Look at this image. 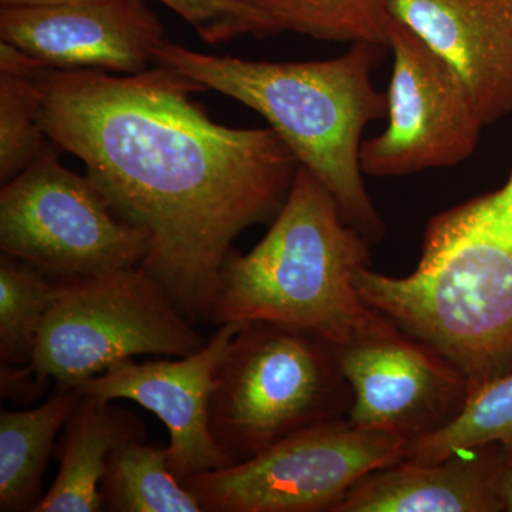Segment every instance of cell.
Segmentation results:
<instances>
[{
    "label": "cell",
    "instance_id": "6da1fadb",
    "mask_svg": "<svg viewBox=\"0 0 512 512\" xmlns=\"http://www.w3.org/2000/svg\"><path fill=\"white\" fill-rule=\"evenodd\" d=\"M37 82L47 136L150 234L141 268L191 322H208L235 239L288 198L299 168L289 148L271 127L210 119L191 99L204 87L161 64L120 76L46 67Z\"/></svg>",
    "mask_w": 512,
    "mask_h": 512
},
{
    "label": "cell",
    "instance_id": "7a4b0ae2",
    "mask_svg": "<svg viewBox=\"0 0 512 512\" xmlns=\"http://www.w3.org/2000/svg\"><path fill=\"white\" fill-rule=\"evenodd\" d=\"M362 301L427 343L471 386L512 372V171L497 190L434 215L412 274L363 266Z\"/></svg>",
    "mask_w": 512,
    "mask_h": 512
},
{
    "label": "cell",
    "instance_id": "3957f363",
    "mask_svg": "<svg viewBox=\"0 0 512 512\" xmlns=\"http://www.w3.org/2000/svg\"><path fill=\"white\" fill-rule=\"evenodd\" d=\"M389 47L357 42L320 62H258L207 55L165 39L154 64L261 114L301 167L330 192L340 215L370 245L386 225L366 190L360 165L363 133L387 116V97L373 84Z\"/></svg>",
    "mask_w": 512,
    "mask_h": 512
},
{
    "label": "cell",
    "instance_id": "277c9868",
    "mask_svg": "<svg viewBox=\"0 0 512 512\" xmlns=\"http://www.w3.org/2000/svg\"><path fill=\"white\" fill-rule=\"evenodd\" d=\"M370 248L325 185L299 165L265 237L247 254L232 249L225 259L208 322L261 320L345 343L376 315L355 286Z\"/></svg>",
    "mask_w": 512,
    "mask_h": 512
},
{
    "label": "cell",
    "instance_id": "5b68a950",
    "mask_svg": "<svg viewBox=\"0 0 512 512\" xmlns=\"http://www.w3.org/2000/svg\"><path fill=\"white\" fill-rule=\"evenodd\" d=\"M353 393L328 340L247 322L218 366L210 429L232 464L309 427L348 419Z\"/></svg>",
    "mask_w": 512,
    "mask_h": 512
},
{
    "label": "cell",
    "instance_id": "8992f818",
    "mask_svg": "<svg viewBox=\"0 0 512 512\" xmlns=\"http://www.w3.org/2000/svg\"><path fill=\"white\" fill-rule=\"evenodd\" d=\"M207 342L163 286L136 266L60 285L29 366L43 387L76 389L119 360L190 356Z\"/></svg>",
    "mask_w": 512,
    "mask_h": 512
},
{
    "label": "cell",
    "instance_id": "52a82bcc",
    "mask_svg": "<svg viewBox=\"0 0 512 512\" xmlns=\"http://www.w3.org/2000/svg\"><path fill=\"white\" fill-rule=\"evenodd\" d=\"M0 249L56 284L74 285L143 264L150 234L52 151L2 184Z\"/></svg>",
    "mask_w": 512,
    "mask_h": 512
},
{
    "label": "cell",
    "instance_id": "ba28073f",
    "mask_svg": "<svg viewBox=\"0 0 512 512\" xmlns=\"http://www.w3.org/2000/svg\"><path fill=\"white\" fill-rule=\"evenodd\" d=\"M407 443L349 419L333 420L183 484L204 512H333L357 481L403 460Z\"/></svg>",
    "mask_w": 512,
    "mask_h": 512
},
{
    "label": "cell",
    "instance_id": "9c48e42d",
    "mask_svg": "<svg viewBox=\"0 0 512 512\" xmlns=\"http://www.w3.org/2000/svg\"><path fill=\"white\" fill-rule=\"evenodd\" d=\"M387 47L393 53L387 127L379 136L363 140V174L407 177L464 163L476 151L485 127L467 84L443 57L394 18Z\"/></svg>",
    "mask_w": 512,
    "mask_h": 512
},
{
    "label": "cell",
    "instance_id": "30bf717a",
    "mask_svg": "<svg viewBox=\"0 0 512 512\" xmlns=\"http://www.w3.org/2000/svg\"><path fill=\"white\" fill-rule=\"evenodd\" d=\"M332 346L353 393L348 419L362 429L421 439L456 419L473 389L439 350L377 311L365 328Z\"/></svg>",
    "mask_w": 512,
    "mask_h": 512
},
{
    "label": "cell",
    "instance_id": "8fae6325",
    "mask_svg": "<svg viewBox=\"0 0 512 512\" xmlns=\"http://www.w3.org/2000/svg\"><path fill=\"white\" fill-rule=\"evenodd\" d=\"M244 323H225L207 345L175 360H119L77 386V392L97 399L131 400L156 414L170 433L168 466L178 480L232 466L210 429L215 375L225 353Z\"/></svg>",
    "mask_w": 512,
    "mask_h": 512
},
{
    "label": "cell",
    "instance_id": "7c38bea8",
    "mask_svg": "<svg viewBox=\"0 0 512 512\" xmlns=\"http://www.w3.org/2000/svg\"><path fill=\"white\" fill-rule=\"evenodd\" d=\"M164 40L163 25L143 0L0 8V42L53 69L141 73Z\"/></svg>",
    "mask_w": 512,
    "mask_h": 512
},
{
    "label": "cell",
    "instance_id": "4fadbf2b",
    "mask_svg": "<svg viewBox=\"0 0 512 512\" xmlns=\"http://www.w3.org/2000/svg\"><path fill=\"white\" fill-rule=\"evenodd\" d=\"M392 15L460 74L485 126L512 113V0H393Z\"/></svg>",
    "mask_w": 512,
    "mask_h": 512
},
{
    "label": "cell",
    "instance_id": "5bb4252c",
    "mask_svg": "<svg viewBox=\"0 0 512 512\" xmlns=\"http://www.w3.org/2000/svg\"><path fill=\"white\" fill-rule=\"evenodd\" d=\"M505 450L456 451L437 463L400 460L357 481L333 512H500Z\"/></svg>",
    "mask_w": 512,
    "mask_h": 512
},
{
    "label": "cell",
    "instance_id": "9a60e30c",
    "mask_svg": "<svg viewBox=\"0 0 512 512\" xmlns=\"http://www.w3.org/2000/svg\"><path fill=\"white\" fill-rule=\"evenodd\" d=\"M136 439H146L143 421L113 402L80 393L57 447L55 483L33 512L103 511L100 484L110 454Z\"/></svg>",
    "mask_w": 512,
    "mask_h": 512
},
{
    "label": "cell",
    "instance_id": "2e32d148",
    "mask_svg": "<svg viewBox=\"0 0 512 512\" xmlns=\"http://www.w3.org/2000/svg\"><path fill=\"white\" fill-rule=\"evenodd\" d=\"M77 389L56 386L45 403L0 413V511H35L60 431L79 402Z\"/></svg>",
    "mask_w": 512,
    "mask_h": 512
},
{
    "label": "cell",
    "instance_id": "e0dca14e",
    "mask_svg": "<svg viewBox=\"0 0 512 512\" xmlns=\"http://www.w3.org/2000/svg\"><path fill=\"white\" fill-rule=\"evenodd\" d=\"M103 511L204 512L168 466L167 447L126 441L114 448L100 484Z\"/></svg>",
    "mask_w": 512,
    "mask_h": 512
},
{
    "label": "cell",
    "instance_id": "ac0fdd59",
    "mask_svg": "<svg viewBox=\"0 0 512 512\" xmlns=\"http://www.w3.org/2000/svg\"><path fill=\"white\" fill-rule=\"evenodd\" d=\"M261 10L279 32L339 43L387 46L393 0H244Z\"/></svg>",
    "mask_w": 512,
    "mask_h": 512
},
{
    "label": "cell",
    "instance_id": "d6986e66",
    "mask_svg": "<svg viewBox=\"0 0 512 512\" xmlns=\"http://www.w3.org/2000/svg\"><path fill=\"white\" fill-rule=\"evenodd\" d=\"M488 444L512 451V372L473 387L456 419L429 436L409 441L404 460L437 463L456 451Z\"/></svg>",
    "mask_w": 512,
    "mask_h": 512
},
{
    "label": "cell",
    "instance_id": "ffe728a7",
    "mask_svg": "<svg viewBox=\"0 0 512 512\" xmlns=\"http://www.w3.org/2000/svg\"><path fill=\"white\" fill-rule=\"evenodd\" d=\"M60 285L36 268L2 254L0 258V362L29 365Z\"/></svg>",
    "mask_w": 512,
    "mask_h": 512
},
{
    "label": "cell",
    "instance_id": "44dd1931",
    "mask_svg": "<svg viewBox=\"0 0 512 512\" xmlns=\"http://www.w3.org/2000/svg\"><path fill=\"white\" fill-rule=\"evenodd\" d=\"M36 76L0 72V181L8 183L59 147L42 124Z\"/></svg>",
    "mask_w": 512,
    "mask_h": 512
},
{
    "label": "cell",
    "instance_id": "7402d4cb",
    "mask_svg": "<svg viewBox=\"0 0 512 512\" xmlns=\"http://www.w3.org/2000/svg\"><path fill=\"white\" fill-rule=\"evenodd\" d=\"M147 2V0H143ZM181 16L201 40L221 45L237 37H271L279 29L261 10L244 0H156Z\"/></svg>",
    "mask_w": 512,
    "mask_h": 512
},
{
    "label": "cell",
    "instance_id": "603a6c76",
    "mask_svg": "<svg viewBox=\"0 0 512 512\" xmlns=\"http://www.w3.org/2000/svg\"><path fill=\"white\" fill-rule=\"evenodd\" d=\"M2 363V362H0ZM0 392L2 397H13V399H35L43 386L37 380L32 367L29 365H8L2 363L0 366Z\"/></svg>",
    "mask_w": 512,
    "mask_h": 512
},
{
    "label": "cell",
    "instance_id": "cb8c5ba5",
    "mask_svg": "<svg viewBox=\"0 0 512 512\" xmlns=\"http://www.w3.org/2000/svg\"><path fill=\"white\" fill-rule=\"evenodd\" d=\"M501 498L504 511L512 512V451H505L503 477H501Z\"/></svg>",
    "mask_w": 512,
    "mask_h": 512
},
{
    "label": "cell",
    "instance_id": "d4e9b609",
    "mask_svg": "<svg viewBox=\"0 0 512 512\" xmlns=\"http://www.w3.org/2000/svg\"><path fill=\"white\" fill-rule=\"evenodd\" d=\"M80 0H0V8H47V6L67 5Z\"/></svg>",
    "mask_w": 512,
    "mask_h": 512
}]
</instances>
